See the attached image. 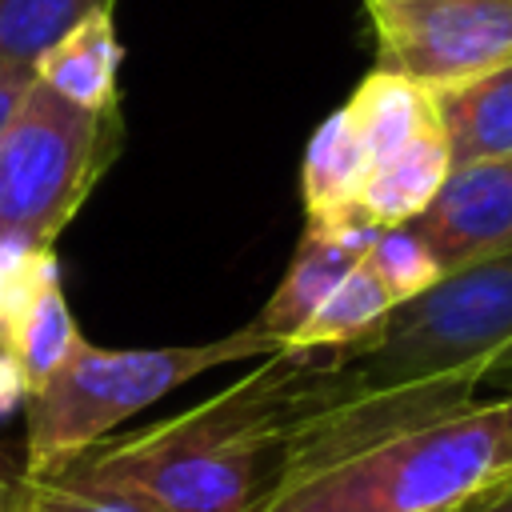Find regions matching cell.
<instances>
[{"label": "cell", "mask_w": 512, "mask_h": 512, "mask_svg": "<svg viewBox=\"0 0 512 512\" xmlns=\"http://www.w3.org/2000/svg\"><path fill=\"white\" fill-rule=\"evenodd\" d=\"M320 404V348H280L240 384L80 460L160 512H260L288 480L296 436Z\"/></svg>", "instance_id": "obj_1"}, {"label": "cell", "mask_w": 512, "mask_h": 512, "mask_svg": "<svg viewBox=\"0 0 512 512\" xmlns=\"http://www.w3.org/2000/svg\"><path fill=\"white\" fill-rule=\"evenodd\" d=\"M444 380H512V252L440 276L396 304L372 340L324 356V404L388 400Z\"/></svg>", "instance_id": "obj_2"}, {"label": "cell", "mask_w": 512, "mask_h": 512, "mask_svg": "<svg viewBox=\"0 0 512 512\" xmlns=\"http://www.w3.org/2000/svg\"><path fill=\"white\" fill-rule=\"evenodd\" d=\"M500 476V400L380 428L304 476L260 512H452Z\"/></svg>", "instance_id": "obj_3"}, {"label": "cell", "mask_w": 512, "mask_h": 512, "mask_svg": "<svg viewBox=\"0 0 512 512\" xmlns=\"http://www.w3.org/2000/svg\"><path fill=\"white\" fill-rule=\"evenodd\" d=\"M280 344L244 324L208 344L172 348H100L80 340L76 352L40 384L28 400V468L56 472L96 448L120 420L156 404L172 388L196 380L208 368L248 356H276Z\"/></svg>", "instance_id": "obj_4"}, {"label": "cell", "mask_w": 512, "mask_h": 512, "mask_svg": "<svg viewBox=\"0 0 512 512\" xmlns=\"http://www.w3.org/2000/svg\"><path fill=\"white\" fill-rule=\"evenodd\" d=\"M120 148V104L80 108L32 80L0 128V244L52 248Z\"/></svg>", "instance_id": "obj_5"}, {"label": "cell", "mask_w": 512, "mask_h": 512, "mask_svg": "<svg viewBox=\"0 0 512 512\" xmlns=\"http://www.w3.org/2000/svg\"><path fill=\"white\" fill-rule=\"evenodd\" d=\"M376 68L428 92L456 88L512 60V0H360Z\"/></svg>", "instance_id": "obj_6"}, {"label": "cell", "mask_w": 512, "mask_h": 512, "mask_svg": "<svg viewBox=\"0 0 512 512\" xmlns=\"http://www.w3.org/2000/svg\"><path fill=\"white\" fill-rule=\"evenodd\" d=\"M408 228L428 244L444 276L512 252V156L452 168Z\"/></svg>", "instance_id": "obj_7"}, {"label": "cell", "mask_w": 512, "mask_h": 512, "mask_svg": "<svg viewBox=\"0 0 512 512\" xmlns=\"http://www.w3.org/2000/svg\"><path fill=\"white\" fill-rule=\"evenodd\" d=\"M376 232H380V224H372L364 216H348L336 224H308L280 288L260 308L252 328L264 332L268 340H276L280 348H288L300 336V328L312 320V312L328 300V292L364 260Z\"/></svg>", "instance_id": "obj_8"}, {"label": "cell", "mask_w": 512, "mask_h": 512, "mask_svg": "<svg viewBox=\"0 0 512 512\" xmlns=\"http://www.w3.org/2000/svg\"><path fill=\"white\" fill-rule=\"evenodd\" d=\"M80 340L84 336L68 312L52 248L24 252L16 288L8 300V316H4V332H0V352L16 364L24 380V396L40 388L76 352Z\"/></svg>", "instance_id": "obj_9"}, {"label": "cell", "mask_w": 512, "mask_h": 512, "mask_svg": "<svg viewBox=\"0 0 512 512\" xmlns=\"http://www.w3.org/2000/svg\"><path fill=\"white\" fill-rule=\"evenodd\" d=\"M452 168L512 156V60L456 88L432 92Z\"/></svg>", "instance_id": "obj_10"}, {"label": "cell", "mask_w": 512, "mask_h": 512, "mask_svg": "<svg viewBox=\"0 0 512 512\" xmlns=\"http://www.w3.org/2000/svg\"><path fill=\"white\" fill-rule=\"evenodd\" d=\"M120 36L112 8L92 12L72 32H64L44 60L36 64V80L60 92L80 108H116L120 104Z\"/></svg>", "instance_id": "obj_11"}, {"label": "cell", "mask_w": 512, "mask_h": 512, "mask_svg": "<svg viewBox=\"0 0 512 512\" xmlns=\"http://www.w3.org/2000/svg\"><path fill=\"white\" fill-rule=\"evenodd\" d=\"M448 172H452V156H448L444 128H432L364 172L356 212L380 228L412 224L432 204Z\"/></svg>", "instance_id": "obj_12"}, {"label": "cell", "mask_w": 512, "mask_h": 512, "mask_svg": "<svg viewBox=\"0 0 512 512\" xmlns=\"http://www.w3.org/2000/svg\"><path fill=\"white\" fill-rule=\"evenodd\" d=\"M360 184H364V152H360V140H356L344 108H336L312 132L304 168H300L308 224H336V220L360 216L356 212Z\"/></svg>", "instance_id": "obj_13"}, {"label": "cell", "mask_w": 512, "mask_h": 512, "mask_svg": "<svg viewBox=\"0 0 512 512\" xmlns=\"http://www.w3.org/2000/svg\"><path fill=\"white\" fill-rule=\"evenodd\" d=\"M4 512H160L144 492L72 460L56 472H24L4 484Z\"/></svg>", "instance_id": "obj_14"}, {"label": "cell", "mask_w": 512, "mask_h": 512, "mask_svg": "<svg viewBox=\"0 0 512 512\" xmlns=\"http://www.w3.org/2000/svg\"><path fill=\"white\" fill-rule=\"evenodd\" d=\"M392 308H396L392 296L380 288V280L360 260L328 292V300L312 312V320L300 328V336L288 348H356L384 328Z\"/></svg>", "instance_id": "obj_15"}, {"label": "cell", "mask_w": 512, "mask_h": 512, "mask_svg": "<svg viewBox=\"0 0 512 512\" xmlns=\"http://www.w3.org/2000/svg\"><path fill=\"white\" fill-rule=\"evenodd\" d=\"M104 8H116V0H0V60L36 72L64 32Z\"/></svg>", "instance_id": "obj_16"}, {"label": "cell", "mask_w": 512, "mask_h": 512, "mask_svg": "<svg viewBox=\"0 0 512 512\" xmlns=\"http://www.w3.org/2000/svg\"><path fill=\"white\" fill-rule=\"evenodd\" d=\"M364 268L380 280V288L392 296V304L416 300L420 292H428V288L444 276L440 264L432 260L428 244H424L408 224L380 228L376 240H372L368 252H364Z\"/></svg>", "instance_id": "obj_17"}, {"label": "cell", "mask_w": 512, "mask_h": 512, "mask_svg": "<svg viewBox=\"0 0 512 512\" xmlns=\"http://www.w3.org/2000/svg\"><path fill=\"white\" fill-rule=\"evenodd\" d=\"M32 80H36L32 68H20V64L0 60V128L8 124V116L16 112V104L24 100V92H28Z\"/></svg>", "instance_id": "obj_18"}, {"label": "cell", "mask_w": 512, "mask_h": 512, "mask_svg": "<svg viewBox=\"0 0 512 512\" xmlns=\"http://www.w3.org/2000/svg\"><path fill=\"white\" fill-rule=\"evenodd\" d=\"M456 512H512V476H500V480L484 484L464 504H456Z\"/></svg>", "instance_id": "obj_19"}, {"label": "cell", "mask_w": 512, "mask_h": 512, "mask_svg": "<svg viewBox=\"0 0 512 512\" xmlns=\"http://www.w3.org/2000/svg\"><path fill=\"white\" fill-rule=\"evenodd\" d=\"M24 252H32V248H8V244H0V332H4L8 300H12V288H16V272H20Z\"/></svg>", "instance_id": "obj_20"}, {"label": "cell", "mask_w": 512, "mask_h": 512, "mask_svg": "<svg viewBox=\"0 0 512 512\" xmlns=\"http://www.w3.org/2000/svg\"><path fill=\"white\" fill-rule=\"evenodd\" d=\"M500 476H512V396H500Z\"/></svg>", "instance_id": "obj_21"}, {"label": "cell", "mask_w": 512, "mask_h": 512, "mask_svg": "<svg viewBox=\"0 0 512 512\" xmlns=\"http://www.w3.org/2000/svg\"><path fill=\"white\" fill-rule=\"evenodd\" d=\"M0 512H4V484H0Z\"/></svg>", "instance_id": "obj_22"}, {"label": "cell", "mask_w": 512, "mask_h": 512, "mask_svg": "<svg viewBox=\"0 0 512 512\" xmlns=\"http://www.w3.org/2000/svg\"><path fill=\"white\" fill-rule=\"evenodd\" d=\"M452 512H456V508H452Z\"/></svg>", "instance_id": "obj_23"}]
</instances>
